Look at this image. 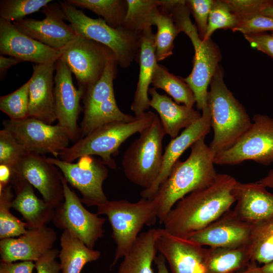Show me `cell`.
<instances>
[{
    "label": "cell",
    "mask_w": 273,
    "mask_h": 273,
    "mask_svg": "<svg viewBox=\"0 0 273 273\" xmlns=\"http://www.w3.org/2000/svg\"><path fill=\"white\" fill-rule=\"evenodd\" d=\"M237 181L229 174H218L211 185L189 194L175 204L162 222L163 230L185 238L208 226L236 202L233 189Z\"/></svg>",
    "instance_id": "1"
},
{
    "label": "cell",
    "mask_w": 273,
    "mask_h": 273,
    "mask_svg": "<svg viewBox=\"0 0 273 273\" xmlns=\"http://www.w3.org/2000/svg\"><path fill=\"white\" fill-rule=\"evenodd\" d=\"M202 138L192 145L184 161L178 160L168 177L150 199L159 222L181 199L189 194L211 185L218 173L214 168V154Z\"/></svg>",
    "instance_id": "2"
},
{
    "label": "cell",
    "mask_w": 273,
    "mask_h": 273,
    "mask_svg": "<svg viewBox=\"0 0 273 273\" xmlns=\"http://www.w3.org/2000/svg\"><path fill=\"white\" fill-rule=\"evenodd\" d=\"M219 65L207 94L213 138L209 147L215 155L233 146L250 127L252 121L242 105L234 97L223 81Z\"/></svg>",
    "instance_id": "3"
},
{
    "label": "cell",
    "mask_w": 273,
    "mask_h": 273,
    "mask_svg": "<svg viewBox=\"0 0 273 273\" xmlns=\"http://www.w3.org/2000/svg\"><path fill=\"white\" fill-rule=\"evenodd\" d=\"M156 116L149 111L131 122L113 121L104 124L63 150L60 159L72 162L84 156L97 155L108 167L115 169L116 164L113 157L118 154L121 145L132 135L141 133L149 127Z\"/></svg>",
    "instance_id": "4"
},
{
    "label": "cell",
    "mask_w": 273,
    "mask_h": 273,
    "mask_svg": "<svg viewBox=\"0 0 273 273\" xmlns=\"http://www.w3.org/2000/svg\"><path fill=\"white\" fill-rule=\"evenodd\" d=\"M169 13L180 32L190 38L194 49L193 66L191 73L183 80L192 90L198 110L207 106L208 87L214 74L221 57L217 46L211 38L202 39L195 24L190 19L191 12L182 1L170 9Z\"/></svg>",
    "instance_id": "5"
},
{
    "label": "cell",
    "mask_w": 273,
    "mask_h": 273,
    "mask_svg": "<svg viewBox=\"0 0 273 273\" xmlns=\"http://www.w3.org/2000/svg\"><path fill=\"white\" fill-rule=\"evenodd\" d=\"M97 207L98 214L107 217L116 245L111 266L129 251L143 226L154 224L158 219L150 199L141 198L136 202L108 200Z\"/></svg>",
    "instance_id": "6"
},
{
    "label": "cell",
    "mask_w": 273,
    "mask_h": 273,
    "mask_svg": "<svg viewBox=\"0 0 273 273\" xmlns=\"http://www.w3.org/2000/svg\"><path fill=\"white\" fill-rule=\"evenodd\" d=\"M61 7L77 34L101 43L115 54L118 65L128 67L136 60L141 45V35L124 29L113 28L101 18L94 19L65 1H59Z\"/></svg>",
    "instance_id": "7"
},
{
    "label": "cell",
    "mask_w": 273,
    "mask_h": 273,
    "mask_svg": "<svg viewBox=\"0 0 273 273\" xmlns=\"http://www.w3.org/2000/svg\"><path fill=\"white\" fill-rule=\"evenodd\" d=\"M140 134L125 151L122 166L130 181L146 189L159 174L164 153L162 141L166 133L157 115L150 126Z\"/></svg>",
    "instance_id": "8"
},
{
    "label": "cell",
    "mask_w": 273,
    "mask_h": 273,
    "mask_svg": "<svg viewBox=\"0 0 273 273\" xmlns=\"http://www.w3.org/2000/svg\"><path fill=\"white\" fill-rule=\"evenodd\" d=\"M117 65L116 58L110 60L100 79L84 91V114L80 128V138L106 123L128 122L136 119L135 116L122 112L117 106L113 89Z\"/></svg>",
    "instance_id": "9"
},
{
    "label": "cell",
    "mask_w": 273,
    "mask_h": 273,
    "mask_svg": "<svg viewBox=\"0 0 273 273\" xmlns=\"http://www.w3.org/2000/svg\"><path fill=\"white\" fill-rule=\"evenodd\" d=\"M247 160L265 166L273 163V118L267 115H254L248 130L231 148L216 154L214 162L234 165Z\"/></svg>",
    "instance_id": "10"
},
{
    "label": "cell",
    "mask_w": 273,
    "mask_h": 273,
    "mask_svg": "<svg viewBox=\"0 0 273 273\" xmlns=\"http://www.w3.org/2000/svg\"><path fill=\"white\" fill-rule=\"evenodd\" d=\"M61 50L60 58L74 74L83 93L100 79L108 62L116 58L109 48L79 34Z\"/></svg>",
    "instance_id": "11"
},
{
    "label": "cell",
    "mask_w": 273,
    "mask_h": 273,
    "mask_svg": "<svg viewBox=\"0 0 273 273\" xmlns=\"http://www.w3.org/2000/svg\"><path fill=\"white\" fill-rule=\"evenodd\" d=\"M4 128L9 132L29 152L39 155L52 154L58 158L68 147L71 139L64 127L46 123L28 117L20 120L3 121Z\"/></svg>",
    "instance_id": "12"
},
{
    "label": "cell",
    "mask_w": 273,
    "mask_h": 273,
    "mask_svg": "<svg viewBox=\"0 0 273 273\" xmlns=\"http://www.w3.org/2000/svg\"><path fill=\"white\" fill-rule=\"evenodd\" d=\"M47 160L61 171L68 184L80 192L82 203L98 206L108 201L103 189L108 169L101 159L84 156L78 158L76 163L55 157H47Z\"/></svg>",
    "instance_id": "13"
},
{
    "label": "cell",
    "mask_w": 273,
    "mask_h": 273,
    "mask_svg": "<svg viewBox=\"0 0 273 273\" xmlns=\"http://www.w3.org/2000/svg\"><path fill=\"white\" fill-rule=\"evenodd\" d=\"M64 201L55 208L53 222L57 228L67 231L88 247L94 249L97 241L103 236L106 219L88 211L81 199L70 189L62 173Z\"/></svg>",
    "instance_id": "14"
},
{
    "label": "cell",
    "mask_w": 273,
    "mask_h": 273,
    "mask_svg": "<svg viewBox=\"0 0 273 273\" xmlns=\"http://www.w3.org/2000/svg\"><path fill=\"white\" fill-rule=\"evenodd\" d=\"M45 18L42 20L25 18L13 22L15 26L24 34L55 49H62L77 36L70 24L60 3H50L42 10Z\"/></svg>",
    "instance_id": "15"
},
{
    "label": "cell",
    "mask_w": 273,
    "mask_h": 273,
    "mask_svg": "<svg viewBox=\"0 0 273 273\" xmlns=\"http://www.w3.org/2000/svg\"><path fill=\"white\" fill-rule=\"evenodd\" d=\"M55 71L54 95L57 124L67 130L72 141L78 140L80 139V129L77 120L83 91L75 87L72 72L60 58L55 63Z\"/></svg>",
    "instance_id": "16"
},
{
    "label": "cell",
    "mask_w": 273,
    "mask_h": 273,
    "mask_svg": "<svg viewBox=\"0 0 273 273\" xmlns=\"http://www.w3.org/2000/svg\"><path fill=\"white\" fill-rule=\"evenodd\" d=\"M15 170L36 189L43 200L55 209L64 202L62 173L47 157L28 152Z\"/></svg>",
    "instance_id": "17"
},
{
    "label": "cell",
    "mask_w": 273,
    "mask_h": 273,
    "mask_svg": "<svg viewBox=\"0 0 273 273\" xmlns=\"http://www.w3.org/2000/svg\"><path fill=\"white\" fill-rule=\"evenodd\" d=\"M251 230L252 224L230 209L208 226L185 238L202 246L239 247L248 245Z\"/></svg>",
    "instance_id": "18"
},
{
    "label": "cell",
    "mask_w": 273,
    "mask_h": 273,
    "mask_svg": "<svg viewBox=\"0 0 273 273\" xmlns=\"http://www.w3.org/2000/svg\"><path fill=\"white\" fill-rule=\"evenodd\" d=\"M156 247L168 262L171 273H206L207 248L203 246L161 229Z\"/></svg>",
    "instance_id": "19"
},
{
    "label": "cell",
    "mask_w": 273,
    "mask_h": 273,
    "mask_svg": "<svg viewBox=\"0 0 273 273\" xmlns=\"http://www.w3.org/2000/svg\"><path fill=\"white\" fill-rule=\"evenodd\" d=\"M0 54L21 62L44 64L56 62L61 57V50L31 38L19 31L11 22L0 18Z\"/></svg>",
    "instance_id": "20"
},
{
    "label": "cell",
    "mask_w": 273,
    "mask_h": 273,
    "mask_svg": "<svg viewBox=\"0 0 273 273\" xmlns=\"http://www.w3.org/2000/svg\"><path fill=\"white\" fill-rule=\"evenodd\" d=\"M57 240L53 229L46 225L27 229L21 236L0 241L1 261L13 262L18 260L37 261L53 247Z\"/></svg>",
    "instance_id": "21"
},
{
    "label": "cell",
    "mask_w": 273,
    "mask_h": 273,
    "mask_svg": "<svg viewBox=\"0 0 273 273\" xmlns=\"http://www.w3.org/2000/svg\"><path fill=\"white\" fill-rule=\"evenodd\" d=\"M202 111L200 119L185 128L180 135L171 139L166 146L159 174L150 188L144 189L141 192V198L151 199L160 185L168 177L174 164L179 160L183 153L198 140L205 138L210 132L211 119L208 106Z\"/></svg>",
    "instance_id": "22"
},
{
    "label": "cell",
    "mask_w": 273,
    "mask_h": 273,
    "mask_svg": "<svg viewBox=\"0 0 273 273\" xmlns=\"http://www.w3.org/2000/svg\"><path fill=\"white\" fill-rule=\"evenodd\" d=\"M55 63L33 65L29 79L28 116L53 124L57 120L54 95Z\"/></svg>",
    "instance_id": "23"
},
{
    "label": "cell",
    "mask_w": 273,
    "mask_h": 273,
    "mask_svg": "<svg viewBox=\"0 0 273 273\" xmlns=\"http://www.w3.org/2000/svg\"><path fill=\"white\" fill-rule=\"evenodd\" d=\"M233 193L237 203L234 211L243 221L253 224L273 217V194L262 184L237 181Z\"/></svg>",
    "instance_id": "24"
},
{
    "label": "cell",
    "mask_w": 273,
    "mask_h": 273,
    "mask_svg": "<svg viewBox=\"0 0 273 273\" xmlns=\"http://www.w3.org/2000/svg\"><path fill=\"white\" fill-rule=\"evenodd\" d=\"M12 185L15 194L12 208L21 214L27 229L41 227L53 220L55 209L38 198L33 187L16 171Z\"/></svg>",
    "instance_id": "25"
},
{
    "label": "cell",
    "mask_w": 273,
    "mask_h": 273,
    "mask_svg": "<svg viewBox=\"0 0 273 273\" xmlns=\"http://www.w3.org/2000/svg\"><path fill=\"white\" fill-rule=\"evenodd\" d=\"M136 61L139 64V74L130 109L135 116L138 117L150 107L148 96L149 86L158 64L155 55V34L152 28L141 35V45Z\"/></svg>",
    "instance_id": "26"
},
{
    "label": "cell",
    "mask_w": 273,
    "mask_h": 273,
    "mask_svg": "<svg viewBox=\"0 0 273 273\" xmlns=\"http://www.w3.org/2000/svg\"><path fill=\"white\" fill-rule=\"evenodd\" d=\"M150 106L158 113L166 134L171 139L200 119L202 115L193 108L180 105L166 95L159 94L154 87L149 88Z\"/></svg>",
    "instance_id": "27"
},
{
    "label": "cell",
    "mask_w": 273,
    "mask_h": 273,
    "mask_svg": "<svg viewBox=\"0 0 273 273\" xmlns=\"http://www.w3.org/2000/svg\"><path fill=\"white\" fill-rule=\"evenodd\" d=\"M161 229H151L139 235L123 257L117 273H155L153 263L158 252L156 241Z\"/></svg>",
    "instance_id": "28"
},
{
    "label": "cell",
    "mask_w": 273,
    "mask_h": 273,
    "mask_svg": "<svg viewBox=\"0 0 273 273\" xmlns=\"http://www.w3.org/2000/svg\"><path fill=\"white\" fill-rule=\"evenodd\" d=\"M58 257L61 273H80L86 264L98 260L101 254L67 231L62 233Z\"/></svg>",
    "instance_id": "29"
},
{
    "label": "cell",
    "mask_w": 273,
    "mask_h": 273,
    "mask_svg": "<svg viewBox=\"0 0 273 273\" xmlns=\"http://www.w3.org/2000/svg\"><path fill=\"white\" fill-rule=\"evenodd\" d=\"M250 262L248 245L207 248L206 273H235L246 268Z\"/></svg>",
    "instance_id": "30"
},
{
    "label": "cell",
    "mask_w": 273,
    "mask_h": 273,
    "mask_svg": "<svg viewBox=\"0 0 273 273\" xmlns=\"http://www.w3.org/2000/svg\"><path fill=\"white\" fill-rule=\"evenodd\" d=\"M154 88L163 90L176 103L193 108L196 103L194 94L189 85L180 78L170 73L165 66L157 64L152 82Z\"/></svg>",
    "instance_id": "31"
},
{
    "label": "cell",
    "mask_w": 273,
    "mask_h": 273,
    "mask_svg": "<svg viewBox=\"0 0 273 273\" xmlns=\"http://www.w3.org/2000/svg\"><path fill=\"white\" fill-rule=\"evenodd\" d=\"M127 9L122 27L141 35L152 28L160 0H126Z\"/></svg>",
    "instance_id": "32"
},
{
    "label": "cell",
    "mask_w": 273,
    "mask_h": 273,
    "mask_svg": "<svg viewBox=\"0 0 273 273\" xmlns=\"http://www.w3.org/2000/svg\"><path fill=\"white\" fill-rule=\"evenodd\" d=\"M248 248L251 261L263 265L273 261V217L252 224Z\"/></svg>",
    "instance_id": "33"
},
{
    "label": "cell",
    "mask_w": 273,
    "mask_h": 273,
    "mask_svg": "<svg viewBox=\"0 0 273 273\" xmlns=\"http://www.w3.org/2000/svg\"><path fill=\"white\" fill-rule=\"evenodd\" d=\"M75 7L90 10L113 28L122 24L126 14V0H65Z\"/></svg>",
    "instance_id": "34"
},
{
    "label": "cell",
    "mask_w": 273,
    "mask_h": 273,
    "mask_svg": "<svg viewBox=\"0 0 273 273\" xmlns=\"http://www.w3.org/2000/svg\"><path fill=\"white\" fill-rule=\"evenodd\" d=\"M154 25L157 29L155 34V55L159 62L173 54L174 40L180 32L170 13L160 7L155 16Z\"/></svg>",
    "instance_id": "35"
},
{
    "label": "cell",
    "mask_w": 273,
    "mask_h": 273,
    "mask_svg": "<svg viewBox=\"0 0 273 273\" xmlns=\"http://www.w3.org/2000/svg\"><path fill=\"white\" fill-rule=\"evenodd\" d=\"M9 185L0 190V239L22 235L27 229L26 224L10 211L14 195Z\"/></svg>",
    "instance_id": "36"
},
{
    "label": "cell",
    "mask_w": 273,
    "mask_h": 273,
    "mask_svg": "<svg viewBox=\"0 0 273 273\" xmlns=\"http://www.w3.org/2000/svg\"><path fill=\"white\" fill-rule=\"evenodd\" d=\"M29 81L19 88L0 98V110L11 120H20L28 116Z\"/></svg>",
    "instance_id": "37"
},
{
    "label": "cell",
    "mask_w": 273,
    "mask_h": 273,
    "mask_svg": "<svg viewBox=\"0 0 273 273\" xmlns=\"http://www.w3.org/2000/svg\"><path fill=\"white\" fill-rule=\"evenodd\" d=\"M52 2L51 0H1L0 18L11 22L22 19Z\"/></svg>",
    "instance_id": "38"
},
{
    "label": "cell",
    "mask_w": 273,
    "mask_h": 273,
    "mask_svg": "<svg viewBox=\"0 0 273 273\" xmlns=\"http://www.w3.org/2000/svg\"><path fill=\"white\" fill-rule=\"evenodd\" d=\"M238 22V17L232 12L225 0L213 1L203 40L210 39L212 33L218 29L233 30Z\"/></svg>",
    "instance_id": "39"
},
{
    "label": "cell",
    "mask_w": 273,
    "mask_h": 273,
    "mask_svg": "<svg viewBox=\"0 0 273 273\" xmlns=\"http://www.w3.org/2000/svg\"><path fill=\"white\" fill-rule=\"evenodd\" d=\"M28 151L9 132L0 130V164L15 170Z\"/></svg>",
    "instance_id": "40"
},
{
    "label": "cell",
    "mask_w": 273,
    "mask_h": 273,
    "mask_svg": "<svg viewBox=\"0 0 273 273\" xmlns=\"http://www.w3.org/2000/svg\"><path fill=\"white\" fill-rule=\"evenodd\" d=\"M273 32V18L261 13L240 19L233 31H239L245 34Z\"/></svg>",
    "instance_id": "41"
},
{
    "label": "cell",
    "mask_w": 273,
    "mask_h": 273,
    "mask_svg": "<svg viewBox=\"0 0 273 273\" xmlns=\"http://www.w3.org/2000/svg\"><path fill=\"white\" fill-rule=\"evenodd\" d=\"M238 20L261 13L265 8L273 5L272 0H225Z\"/></svg>",
    "instance_id": "42"
},
{
    "label": "cell",
    "mask_w": 273,
    "mask_h": 273,
    "mask_svg": "<svg viewBox=\"0 0 273 273\" xmlns=\"http://www.w3.org/2000/svg\"><path fill=\"white\" fill-rule=\"evenodd\" d=\"M213 0H188L186 5L193 15L199 35L203 39L207 30Z\"/></svg>",
    "instance_id": "43"
},
{
    "label": "cell",
    "mask_w": 273,
    "mask_h": 273,
    "mask_svg": "<svg viewBox=\"0 0 273 273\" xmlns=\"http://www.w3.org/2000/svg\"><path fill=\"white\" fill-rule=\"evenodd\" d=\"M59 253L57 249L53 248L35 261L37 273H61L60 263L56 260Z\"/></svg>",
    "instance_id": "44"
},
{
    "label": "cell",
    "mask_w": 273,
    "mask_h": 273,
    "mask_svg": "<svg viewBox=\"0 0 273 273\" xmlns=\"http://www.w3.org/2000/svg\"><path fill=\"white\" fill-rule=\"evenodd\" d=\"M251 47L273 59V35L264 32L244 35Z\"/></svg>",
    "instance_id": "45"
},
{
    "label": "cell",
    "mask_w": 273,
    "mask_h": 273,
    "mask_svg": "<svg viewBox=\"0 0 273 273\" xmlns=\"http://www.w3.org/2000/svg\"><path fill=\"white\" fill-rule=\"evenodd\" d=\"M34 268L35 262L32 261L0 263V273H32Z\"/></svg>",
    "instance_id": "46"
},
{
    "label": "cell",
    "mask_w": 273,
    "mask_h": 273,
    "mask_svg": "<svg viewBox=\"0 0 273 273\" xmlns=\"http://www.w3.org/2000/svg\"><path fill=\"white\" fill-rule=\"evenodd\" d=\"M14 173L15 170L12 168L4 164H0V190L9 185H12Z\"/></svg>",
    "instance_id": "47"
},
{
    "label": "cell",
    "mask_w": 273,
    "mask_h": 273,
    "mask_svg": "<svg viewBox=\"0 0 273 273\" xmlns=\"http://www.w3.org/2000/svg\"><path fill=\"white\" fill-rule=\"evenodd\" d=\"M21 61L15 58H8L4 55H0V79L5 77L7 71L12 66L16 65Z\"/></svg>",
    "instance_id": "48"
},
{
    "label": "cell",
    "mask_w": 273,
    "mask_h": 273,
    "mask_svg": "<svg viewBox=\"0 0 273 273\" xmlns=\"http://www.w3.org/2000/svg\"><path fill=\"white\" fill-rule=\"evenodd\" d=\"M166 262V260L161 254L157 255L154 260L157 267V273H171L168 270Z\"/></svg>",
    "instance_id": "49"
},
{
    "label": "cell",
    "mask_w": 273,
    "mask_h": 273,
    "mask_svg": "<svg viewBox=\"0 0 273 273\" xmlns=\"http://www.w3.org/2000/svg\"><path fill=\"white\" fill-rule=\"evenodd\" d=\"M235 273H263V272L261 267L259 266L256 262L251 261L246 268Z\"/></svg>",
    "instance_id": "50"
},
{
    "label": "cell",
    "mask_w": 273,
    "mask_h": 273,
    "mask_svg": "<svg viewBox=\"0 0 273 273\" xmlns=\"http://www.w3.org/2000/svg\"><path fill=\"white\" fill-rule=\"evenodd\" d=\"M257 182L266 188H273V169L269 170L267 174Z\"/></svg>",
    "instance_id": "51"
},
{
    "label": "cell",
    "mask_w": 273,
    "mask_h": 273,
    "mask_svg": "<svg viewBox=\"0 0 273 273\" xmlns=\"http://www.w3.org/2000/svg\"><path fill=\"white\" fill-rule=\"evenodd\" d=\"M263 273H273V261L261 267Z\"/></svg>",
    "instance_id": "52"
},
{
    "label": "cell",
    "mask_w": 273,
    "mask_h": 273,
    "mask_svg": "<svg viewBox=\"0 0 273 273\" xmlns=\"http://www.w3.org/2000/svg\"><path fill=\"white\" fill-rule=\"evenodd\" d=\"M261 14L266 16H268L273 18V5L270 6L264 9L261 12Z\"/></svg>",
    "instance_id": "53"
},
{
    "label": "cell",
    "mask_w": 273,
    "mask_h": 273,
    "mask_svg": "<svg viewBox=\"0 0 273 273\" xmlns=\"http://www.w3.org/2000/svg\"><path fill=\"white\" fill-rule=\"evenodd\" d=\"M272 34L273 35V32H272Z\"/></svg>",
    "instance_id": "54"
}]
</instances>
